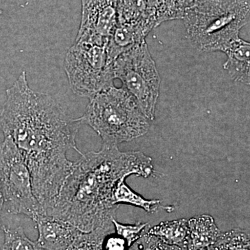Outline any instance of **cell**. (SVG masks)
<instances>
[{"label": "cell", "mask_w": 250, "mask_h": 250, "mask_svg": "<svg viewBox=\"0 0 250 250\" xmlns=\"http://www.w3.org/2000/svg\"><path fill=\"white\" fill-rule=\"evenodd\" d=\"M81 125L80 118L70 116L51 95L31 89L24 71L6 90L0 126L24 159L43 210L73 167L67 151L82 154L76 144Z\"/></svg>", "instance_id": "6da1fadb"}, {"label": "cell", "mask_w": 250, "mask_h": 250, "mask_svg": "<svg viewBox=\"0 0 250 250\" xmlns=\"http://www.w3.org/2000/svg\"><path fill=\"white\" fill-rule=\"evenodd\" d=\"M150 156L141 152H121L104 145L98 152L81 154L71 172L45 209V215L66 221L83 233L113 228L116 218L113 193L123 178L154 174Z\"/></svg>", "instance_id": "7a4b0ae2"}, {"label": "cell", "mask_w": 250, "mask_h": 250, "mask_svg": "<svg viewBox=\"0 0 250 250\" xmlns=\"http://www.w3.org/2000/svg\"><path fill=\"white\" fill-rule=\"evenodd\" d=\"M81 124L90 126L103 144L118 146L147 134L150 121L136 99L125 88L111 85L90 98Z\"/></svg>", "instance_id": "3957f363"}, {"label": "cell", "mask_w": 250, "mask_h": 250, "mask_svg": "<svg viewBox=\"0 0 250 250\" xmlns=\"http://www.w3.org/2000/svg\"><path fill=\"white\" fill-rule=\"evenodd\" d=\"M244 0H195L184 16L188 39L202 52H224L249 21Z\"/></svg>", "instance_id": "277c9868"}, {"label": "cell", "mask_w": 250, "mask_h": 250, "mask_svg": "<svg viewBox=\"0 0 250 250\" xmlns=\"http://www.w3.org/2000/svg\"><path fill=\"white\" fill-rule=\"evenodd\" d=\"M113 72L123 88L136 99L143 114L154 121L161 78L146 40L118 56L113 62Z\"/></svg>", "instance_id": "5b68a950"}, {"label": "cell", "mask_w": 250, "mask_h": 250, "mask_svg": "<svg viewBox=\"0 0 250 250\" xmlns=\"http://www.w3.org/2000/svg\"><path fill=\"white\" fill-rule=\"evenodd\" d=\"M0 188L3 208L11 214H22L35 220L45 214L33 190L30 172L12 139L4 136L0 143Z\"/></svg>", "instance_id": "8992f818"}, {"label": "cell", "mask_w": 250, "mask_h": 250, "mask_svg": "<svg viewBox=\"0 0 250 250\" xmlns=\"http://www.w3.org/2000/svg\"><path fill=\"white\" fill-rule=\"evenodd\" d=\"M64 69L74 93L83 98L113 85L115 80L106 46L75 42L67 51Z\"/></svg>", "instance_id": "52a82bcc"}, {"label": "cell", "mask_w": 250, "mask_h": 250, "mask_svg": "<svg viewBox=\"0 0 250 250\" xmlns=\"http://www.w3.org/2000/svg\"><path fill=\"white\" fill-rule=\"evenodd\" d=\"M81 1L82 21L75 42L106 47L118 24L117 0Z\"/></svg>", "instance_id": "ba28073f"}, {"label": "cell", "mask_w": 250, "mask_h": 250, "mask_svg": "<svg viewBox=\"0 0 250 250\" xmlns=\"http://www.w3.org/2000/svg\"><path fill=\"white\" fill-rule=\"evenodd\" d=\"M39 231L37 243L46 250H65L83 233L66 221L47 215L34 220Z\"/></svg>", "instance_id": "9c48e42d"}, {"label": "cell", "mask_w": 250, "mask_h": 250, "mask_svg": "<svg viewBox=\"0 0 250 250\" xmlns=\"http://www.w3.org/2000/svg\"><path fill=\"white\" fill-rule=\"evenodd\" d=\"M118 24L142 27L150 32L157 27L155 10L148 0H117Z\"/></svg>", "instance_id": "30bf717a"}, {"label": "cell", "mask_w": 250, "mask_h": 250, "mask_svg": "<svg viewBox=\"0 0 250 250\" xmlns=\"http://www.w3.org/2000/svg\"><path fill=\"white\" fill-rule=\"evenodd\" d=\"M187 250H200L213 246L221 231L211 215H197L188 220Z\"/></svg>", "instance_id": "8fae6325"}, {"label": "cell", "mask_w": 250, "mask_h": 250, "mask_svg": "<svg viewBox=\"0 0 250 250\" xmlns=\"http://www.w3.org/2000/svg\"><path fill=\"white\" fill-rule=\"evenodd\" d=\"M228 60L224 63V69L233 81L250 85V44L239 39L233 41L224 51Z\"/></svg>", "instance_id": "7c38bea8"}, {"label": "cell", "mask_w": 250, "mask_h": 250, "mask_svg": "<svg viewBox=\"0 0 250 250\" xmlns=\"http://www.w3.org/2000/svg\"><path fill=\"white\" fill-rule=\"evenodd\" d=\"M149 32L142 27L128 24H117L106 45L108 61L113 63L118 56L146 40Z\"/></svg>", "instance_id": "4fadbf2b"}, {"label": "cell", "mask_w": 250, "mask_h": 250, "mask_svg": "<svg viewBox=\"0 0 250 250\" xmlns=\"http://www.w3.org/2000/svg\"><path fill=\"white\" fill-rule=\"evenodd\" d=\"M126 179L123 178L117 184L113 193V200L116 205H127L142 208L147 213H155L159 209L172 212L173 206H164L159 200H147L142 195L134 191L126 183Z\"/></svg>", "instance_id": "5bb4252c"}, {"label": "cell", "mask_w": 250, "mask_h": 250, "mask_svg": "<svg viewBox=\"0 0 250 250\" xmlns=\"http://www.w3.org/2000/svg\"><path fill=\"white\" fill-rule=\"evenodd\" d=\"M188 231V220L182 218L161 222L159 225L149 228L147 234L156 237L169 246L187 250Z\"/></svg>", "instance_id": "9a60e30c"}, {"label": "cell", "mask_w": 250, "mask_h": 250, "mask_svg": "<svg viewBox=\"0 0 250 250\" xmlns=\"http://www.w3.org/2000/svg\"><path fill=\"white\" fill-rule=\"evenodd\" d=\"M195 0H157L156 18L158 26L173 20L183 19L187 10Z\"/></svg>", "instance_id": "2e32d148"}, {"label": "cell", "mask_w": 250, "mask_h": 250, "mask_svg": "<svg viewBox=\"0 0 250 250\" xmlns=\"http://www.w3.org/2000/svg\"><path fill=\"white\" fill-rule=\"evenodd\" d=\"M213 246L216 250H250L249 231L233 229L221 233Z\"/></svg>", "instance_id": "e0dca14e"}, {"label": "cell", "mask_w": 250, "mask_h": 250, "mask_svg": "<svg viewBox=\"0 0 250 250\" xmlns=\"http://www.w3.org/2000/svg\"><path fill=\"white\" fill-rule=\"evenodd\" d=\"M1 228L4 233L2 250H46L37 241L29 239L22 227L11 229L3 226Z\"/></svg>", "instance_id": "ac0fdd59"}, {"label": "cell", "mask_w": 250, "mask_h": 250, "mask_svg": "<svg viewBox=\"0 0 250 250\" xmlns=\"http://www.w3.org/2000/svg\"><path fill=\"white\" fill-rule=\"evenodd\" d=\"M112 223L114 232L124 238L129 248L146 235L150 228V225L147 223L139 222L135 224H123L117 221L116 218L112 220Z\"/></svg>", "instance_id": "d6986e66"}, {"label": "cell", "mask_w": 250, "mask_h": 250, "mask_svg": "<svg viewBox=\"0 0 250 250\" xmlns=\"http://www.w3.org/2000/svg\"><path fill=\"white\" fill-rule=\"evenodd\" d=\"M112 232H114L113 229H102L90 233H83L65 250H101L104 238Z\"/></svg>", "instance_id": "ffe728a7"}, {"label": "cell", "mask_w": 250, "mask_h": 250, "mask_svg": "<svg viewBox=\"0 0 250 250\" xmlns=\"http://www.w3.org/2000/svg\"><path fill=\"white\" fill-rule=\"evenodd\" d=\"M139 243L143 250H187L177 246H169L152 235H144Z\"/></svg>", "instance_id": "44dd1931"}, {"label": "cell", "mask_w": 250, "mask_h": 250, "mask_svg": "<svg viewBox=\"0 0 250 250\" xmlns=\"http://www.w3.org/2000/svg\"><path fill=\"white\" fill-rule=\"evenodd\" d=\"M127 243L115 232L108 233L104 238L101 250H129Z\"/></svg>", "instance_id": "7402d4cb"}, {"label": "cell", "mask_w": 250, "mask_h": 250, "mask_svg": "<svg viewBox=\"0 0 250 250\" xmlns=\"http://www.w3.org/2000/svg\"><path fill=\"white\" fill-rule=\"evenodd\" d=\"M4 207V199H3L2 193H1V188H0V215H1V210ZM1 222H0V229H1Z\"/></svg>", "instance_id": "603a6c76"}, {"label": "cell", "mask_w": 250, "mask_h": 250, "mask_svg": "<svg viewBox=\"0 0 250 250\" xmlns=\"http://www.w3.org/2000/svg\"><path fill=\"white\" fill-rule=\"evenodd\" d=\"M129 250H143V249L142 248H141L139 241H137L129 248Z\"/></svg>", "instance_id": "cb8c5ba5"}, {"label": "cell", "mask_w": 250, "mask_h": 250, "mask_svg": "<svg viewBox=\"0 0 250 250\" xmlns=\"http://www.w3.org/2000/svg\"><path fill=\"white\" fill-rule=\"evenodd\" d=\"M156 1H157V0H148V2H149V5H150L151 7L153 8V9L155 10V12H156L155 7H156Z\"/></svg>", "instance_id": "d4e9b609"}, {"label": "cell", "mask_w": 250, "mask_h": 250, "mask_svg": "<svg viewBox=\"0 0 250 250\" xmlns=\"http://www.w3.org/2000/svg\"><path fill=\"white\" fill-rule=\"evenodd\" d=\"M200 250H216L213 248V246L208 247V248H205V249H202Z\"/></svg>", "instance_id": "484cf974"}]
</instances>
